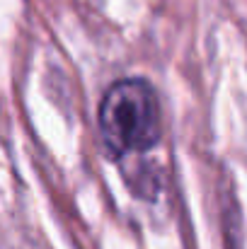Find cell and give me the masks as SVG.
<instances>
[{
    "label": "cell",
    "instance_id": "1",
    "mask_svg": "<svg viewBox=\"0 0 247 249\" xmlns=\"http://www.w3.org/2000/svg\"><path fill=\"white\" fill-rule=\"evenodd\" d=\"M99 128L114 155L151 150L160 138V104L146 80L114 83L99 104Z\"/></svg>",
    "mask_w": 247,
    "mask_h": 249
}]
</instances>
